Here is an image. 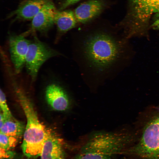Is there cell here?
I'll list each match as a JSON object with an SVG mask.
<instances>
[{
  "label": "cell",
  "instance_id": "1",
  "mask_svg": "<svg viewBox=\"0 0 159 159\" xmlns=\"http://www.w3.org/2000/svg\"><path fill=\"white\" fill-rule=\"evenodd\" d=\"M134 137L125 132H97L74 148L72 159H114L125 154Z\"/></svg>",
  "mask_w": 159,
  "mask_h": 159
},
{
  "label": "cell",
  "instance_id": "2",
  "mask_svg": "<svg viewBox=\"0 0 159 159\" xmlns=\"http://www.w3.org/2000/svg\"><path fill=\"white\" fill-rule=\"evenodd\" d=\"M80 52L82 60L94 73H107L118 59L120 46L111 34L96 32L83 39Z\"/></svg>",
  "mask_w": 159,
  "mask_h": 159
},
{
  "label": "cell",
  "instance_id": "3",
  "mask_svg": "<svg viewBox=\"0 0 159 159\" xmlns=\"http://www.w3.org/2000/svg\"><path fill=\"white\" fill-rule=\"evenodd\" d=\"M15 90L26 120L22 152L28 158H36L41 156L48 129L40 122L32 104L23 90L17 87Z\"/></svg>",
  "mask_w": 159,
  "mask_h": 159
},
{
  "label": "cell",
  "instance_id": "4",
  "mask_svg": "<svg viewBox=\"0 0 159 159\" xmlns=\"http://www.w3.org/2000/svg\"><path fill=\"white\" fill-rule=\"evenodd\" d=\"M125 154L143 159H159V113L147 122L138 141L129 147Z\"/></svg>",
  "mask_w": 159,
  "mask_h": 159
},
{
  "label": "cell",
  "instance_id": "5",
  "mask_svg": "<svg viewBox=\"0 0 159 159\" xmlns=\"http://www.w3.org/2000/svg\"><path fill=\"white\" fill-rule=\"evenodd\" d=\"M29 45L25 66L32 81L37 78L42 65L49 59L62 55L46 43L40 40L35 34Z\"/></svg>",
  "mask_w": 159,
  "mask_h": 159
},
{
  "label": "cell",
  "instance_id": "6",
  "mask_svg": "<svg viewBox=\"0 0 159 159\" xmlns=\"http://www.w3.org/2000/svg\"><path fill=\"white\" fill-rule=\"evenodd\" d=\"M25 33L10 35L8 39L10 60L15 72H21L25 66L26 54L31 41L26 37Z\"/></svg>",
  "mask_w": 159,
  "mask_h": 159
},
{
  "label": "cell",
  "instance_id": "7",
  "mask_svg": "<svg viewBox=\"0 0 159 159\" xmlns=\"http://www.w3.org/2000/svg\"><path fill=\"white\" fill-rule=\"evenodd\" d=\"M52 3L39 11L32 20L31 32H38L42 34L46 33L55 24V19L57 11Z\"/></svg>",
  "mask_w": 159,
  "mask_h": 159
},
{
  "label": "cell",
  "instance_id": "8",
  "mask_svg": "<svg viewBox=\"0 0 159 159\" xmlns=\"http://www.w3.org/2000/svg\"><path fill=\"white\" fill-rule=\"evenodd\" d=\"M63 141L55 132L48 129L41 155V159H66Z\"/></svg>",
  "mask_w": 159,
  "mask_h": 159
},
{
  "label": "cell",
  "instance_id": "9",
  "mask_svg": "<svg viewBox=\"0 0 159 159\" xmlns=\"http://www.w3.org/2000/svg\"><path fill=\"white\" fill-rule=\"evenodd\" d=\"M45 97L48 104L55 110L64 111L69 108V98L65 92L59 85L52 83L47 86Z\"/></svg>",
  "mask_w": 159,
  "mask_h": 159
},
{
  "label": "cell",
  "instance_id": "10",
  "mask_svg": "<svg viewBox=\"0 0 159 159\" xmlns=\"http://www.w3.org/2000/svg\"><path fill=\"white\" fill-rule=\"evenodd\" d=\"M52 3L49 0H27L21 3L11 16L19 20H32L39 11Z\"/></svg>",
  "mask_w": 159,
  "mask_h": 159
},
{
  "label": "cell",
  "instance_id": "11",
  "mask_svg": "<svg viewBox=\"0 0 159 159\" xmlns=\"http://www.w3.org/2000/svg\"><path fill=\"white\" fill-rule=\"evenodd\" d=\"M104 6V3L101 0H89L77 6L74 13L77 21L84 23L98 15Z\"/></svg>",
  "mask_w": 159,
  "mask_h": 159
},
{
  "label": "cell",
  "instance_id": "12",
  "mask_svg": "<svg viewBox=\"0 0 159 159\" xmlns=\"http://www.w3.org/2000/svg\"><path fill=\"white\" fill-rule=\"evenodd\" d=\"M132 1L135 17L141 24L146 23L153 14L159 13V0H132Z\"/></svg>",
  "mask_w": 159,
  "mask_h": 159
},
{
  "label": "cell",
  "instance_id": "13",
  "mask_svg": "<svg viewBox=\"0 0 159 159\" xmlns=\"http://www.w3.org/2000/svg\"><path fill=\"white\" fill-rule=\"evenodd\" d=\"M77 21L74 13L72 11H57L55 19V24L57 30L55 43L58 42L64 34L75 27Z\"/></svg>",
  "mask_w": 159,
  "mask_h": 159
},
{
  "label": "cell",
  "instance_id": "14",
  "mask_svg": "<svg viewBox=\"0 0 159 159\" xmlns=\"http://www.w3.org/2000/svg\"><path fill=\"white\" fill-rule=\"evenodd\" d=\"M25 127L23 123L13 116L5 120L0 132L8 135L18 138L24 134Z\"/></svg>",
  "mask_w": 159,
  "mask_h": 159
},
{
  "label": "cell",
  "instance_id": "15",
  "mask_svg": "<svg viewBox=\"0 0 159 159\" xmlns=\"http://www.w3.org/2000/svg\"><path fill=\"white\" fill-rule=\"evenodd\" d=\"M18 138L0 132V148L9 150L16 144Z\"/></svg>",
  "mask_w": 159,
  "mask_h": 159
},
{
  "label": "cell",
  "instance_id": "16",
  "mask_svg": "<svg viewBox=\"0 0 159 159\" xmlns=\"http://www.w3.org/2000/svg\"><path fill=\"white\" fill-rule=\"evenodd\" d=\"M0 106L5 120L12 117L8 106L5 95L1 89L0 91Z\"/></svg>",
  "mask_w": 159,
  "mask_h": 159
},
{
  "label": "cell",
  "instance_id": "17",
  "mask_svg": "<svg viewBox=\"0 0 159 159\" xmlns=\"http://www.w3.org/2000/svg\"><path fill=\"white\" fill-rule=\"evenodd\" d=\"M14 153L9 150L0 148V157L1 158H10L12 157Z\"/></svg>",
  "mask_w": 159,
  "mask_h": 159
},
{
  "label": "cell",
  "instance_id": "18",
  "mask_svg": "<svg viewBox=\"0 0 159 159\" xmlns=\"http://www.w3.org/2000/svg\"><path fill=\"white\" fill-rule=\"evenodd\" d=\"M81 0H66L61 6V9H63L68 6L72 5Z\"/></svg>",
  "mask_w": 159,
  "mask_h": 159
},
{
  "label": "cell",
  "instance_id": "19",
  "mask_svg": "<svg viewBox=\"0 0 159 159\" xmlns=\"http://www.w3.org/2000/svg\"><path fill=\"white\" fill-rule=\"evenodd\" d=\"M0 128H1L3 125L5 121V118L4 116L1 112L0 113Z\"/></svg>",
  "mask_w": 159,
  "mask_h": 159
},
{
  "label": "cell",
  "instance_id": "20",
  "mask_svg": "<svg viewBox=\"0 0 159 159\" xmlns=\"http://www.w3.org/2000/svg\"><path fill=\"white\" fill-rule=\"evenodd\" d=\"M159 24V19L155 21L152 24V27L158 24Z\"/></svg>",
  "mask_w": 159,
  "mask_h": 159
},
{
  "label": "cell",
  "instance_id": "21",
  "mask_svg": "<svg viewBox=\"0 0 159 159\" xmlns=\"http://www.w3.org/2000/svg\"><path fill=\"white\" fill-rule=\"evenodd\" d=\"M153 28L155 29L159 30V24L153 26Z\"/></svg>",
  "mask_w": 159,
  "mask_h": 159
},
{
  "label": "cell",
  "instance_id": "22",
  "mask_svg": "<svg viewBox=\"0 0 159 159\" xmlns=\"http://www.w3.org/2000/svg\"></svg>",
  "mask_w": 159,
  "mask_h": 159
}]
</instances>
